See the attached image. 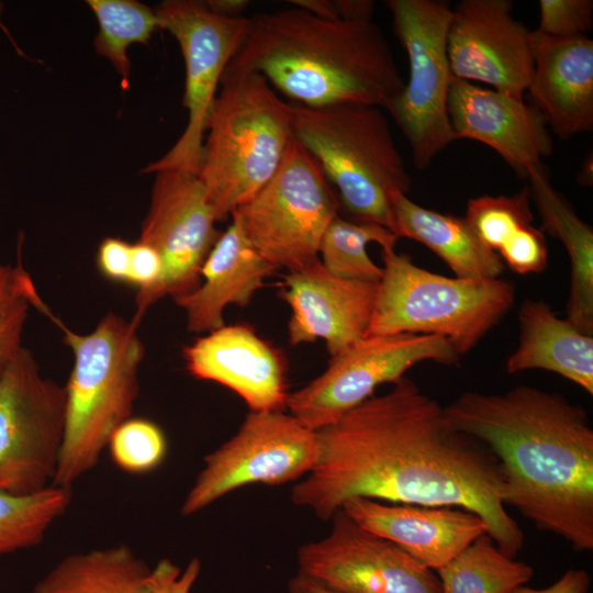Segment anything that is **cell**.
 Segmentation results:
<instances>
[{
	"label": "cell",
	"instance_id": "cell-5",
	"mask_svg": "<svg viewBox=\"0 0 593 593\" xmlns=\"http://www.w3.org/2000/svg\"><path fill=\"white\" fill-rule=\"evenodd\" d=\"M198 177L217 221L275 175L292 139L289 102L255 71L225 69L205 130Z\"/></svg>",
	"mask_w": 593,
	"mask_h": 593
},
{
	"label": "cell",
	"instance_id": "cell-24",
	"mask_svg": "<svg viewBox=\"0 0 593 593\" xmlns=\"http://www.w3.org/2000/svg\"><path fill=\"white\" fill-rule=\"evenodd\" d=\"M530 199L541 219V231L559 239L570 260L567 320L580 332L593 334V231L551 186L545 167L527 169Z\"/></svg>",
	"mask_w": 593,
	"mask_h": 593
},
{
	"label": "cell",
	"instance_id": "cell-7",
	"mask_svg": "<svg viewBox=\"0 0 593 593\" xmlns=\"http://www.w3.org/2000/svg\"><path fill=\"white\" fill-rule=\"evenodd\" d=\"M382 277L366 336L402 333L445 337L462 356L506 315L512 282L449 278L415 265L411 257L382 253Z\"/></svg>",
	"mask_w": 593,
	"mask_h": 593
},
{
	"label": "cell",
	"instance_id": "cell-4",
	"mask_svg": "<svg viewBox=\"0 0 593 593\" xmlns=\"http://www.w3.org/2000/svg\"><path fill=\"white\" fill-rule=\"evenodd\" d=\"M43 313L63 331L74 357L64 385L65 435L52 484L71 489L99 463L113 432L131 418L145 347L138 324L116 313H107L87 334L66 327L47 306Z\"/></svg>",
	"mask_w": 593,
	"mask_h": 593
},
{
	"label": "cell",
	"instance_id": "cell-29",
	"mask_svg": "<svg viewBox=\"0 0 593 593\" xmlns=\"http://www.w3.org/2000/svg\"><path fill=\"white\" fill-rule=\"evenodd\" d=\"M399 237L374 223L351 222L336 216L325 230L318 255L333 276L356 281L379 282L382 268L367 253V245L378 243L382 253L394 251Z\"/></svg>",
	"mask_w": 593,
	"mask_h": 593
},
{
	"label": "cell",
	"instance_id": "cell-2",
	"mask_svg": "<svg viewBox=\"0 0 593 593\" xmlns=\"http://www.w3.org/2000/svg\"><path fill=\"white\" fill-rule=\"evenodd\" d=\"M445 412L496 458L505 506L577 551L593 549V428L583 406L517 385L503 393L466 391Z\"/></svg>",
	"mask_w": 593,
	"mask_h": 593
},
{
	"label": "cell",
	"instance_id": "cell-8",
	"mask_svg": "<svg viewBox=\"0 0 593 593\" xmlns=\"http://www.w3.org/2000/svg\"><path fill=\"white\" fill-rule=\"evenodd\" d=\"M339 205L317 161L292 138L271 179L231 216L266 261L292 271L318 258Z\"/></svg>",
	"mask_w": 593,
	"mask_h": 593
},
{
	"label": "cell",
	"instance_id": "cell-30",
	"mask_svg": "<svg viewBox=\"0 0 593 593\" xmlns=\"http://www.w3.org/2000/svg\"><path fill=\"white\" fill-rule=\"evenodd\" d=\"M87 3L99 25L94 49L112 64L126 90L131 76L128 47L147 44L159 29L155 10L136 0H88Z\"/></svg>",
	"mask_w": 593,
	"mask_h": 593
},
{
	"label": "cell",
	"instance_id": "cell-26",
	"mask_svg": "<svg viewBox=\"0 0 593 593\" xmlns=\"http://www.w3.org/2000/svg\"><path fill=\"white\" fill-rule=\"evenodd\" d=\"M530 192L525 186L513 195H488L468 201L466 221L485 247L519 275L546 269L548 247L544 232L533 225Z\"/></svg>",
	"mask_w": 593,
	"mask_h": 593
},
{
	"label": "cell",
	"instance_id": "cell-9",
	"mask_svg": "<svg viewBox=\"0 0 593 593\" xmlns=\"http://www.w3.org/2000/svg\"><path fill=\"white\" fill-rule=\"evenodd\" d=\"M394 34L409 59V80L389 103L406 138L413 163L423 170L457 139L447 112L452 78L447 32L452 8L437 0H388Z\"/></svg>",
	"mask_w": 593,
	"mask_h": 593
},
{
	"label": "cell",
	"instance_id": "cell-27",
	"mask_svg": "<svg viewBox=\"0 0 593 593\" xmlns=\"http://www.w3.org/2000/svg\"><path fill=\"white\" fill-rule=\"evenodd\" d=\"M149 571L125 544L94 548L60 559L32 593H152Z\"/></svg>",
	"mask_w": 593,
	"mask_h": 593
},
{
	"label": "cell",
	"instance_id": "cell-1",
	"mask_svg": "<svg viewBox=\"0 0 593 593\" xmlns=\"http://www.w3.org/2000/svg\"><path fill=\"white\" fill-rule=\"evenodd\" d=\"M316 430L318 456L291 501L331 521L354 497L477 514L501 551L515 558L524 533L502 502L493 454L457 430L445 406L406 377Z\"/></svg>",
	"mask_w": 593,
	"mask_h": 593
},
{
	"label": "cell",
	"instance_id": "cell-39",
	"mask_svg": "<svg viewBox=\"0 0 593 593\" xmlns=\"http://www.w3.org/2000/svg\"><path fill=\"white\" fill-rule=\"evenodd\" d=\"M591 579L583 569L567 570L553 584L533 589L526 585L516 588L511 593H589Z\"/></svg>",
	"mask_w": 593,
	"mask_h": 593
},
{
	"label": "cell",
	"instance_id": "cell-3",
	"mask_svg": "<svg viewBox=\"0 0 593 593\" xmlns=\"http://www.w3.org/2000/svg\"><path fill=\"white\" fill-rule=\"evenodd\" d=\"M226 69L262 75L292 103H344L383 110L405 81L382 30L372 20L321 18L301 8L257 13Z\"/></svg>",
	"mask_w": 593,
	"mask_h": 593
},
{
	"label": "cell",
	"instance_id": "cell-12",
	"mask_svg": "<svg viewBox=\"0 0 593 593\" xmlns=\"http://www.w3.org/2000/svg\"><path fill=\"white\" fill-rule=\"evenodd\" d=\"M460 355L438 335H370L331 357L318 377L289 393L286 407L306 427L318 430L393 383L422 361L459 363Z\"/></svg>",
	"mask_w": 593,
	"mask_h": 593
},
{
	"label": "cell",
	"instance_id": "cell-25",
	"mask_svg": "<svg viewBox=\"0 0 593 593\" xmlns=\"http://www.w3.org/2000/svg\"><path fill=\"white\" fill-rule=\"evenodd\" d=\"M394 234L424 244L462 279H496L502 259L483 245L465 217L425 209L406 194L392 198Z\"/></svg>",
	"mask_w": 593,
	"mask_h": 593
},
{
	"label": "cell",
	"instance_id": "cell-10",
	"mask_svg": "<svg viewBox=\"0 0 593 593\" xmlns=\"http://www.w3.org/2000/svg\"><path fill=\"white\" fill-rule=\"evenodd\" d=\"M65 387L22 346L0 376V491L25 495L53 484L64 443Z\"/></svg>",
	"mask_w": 593,
	"mask_h": 593
},
{
	"label": "cell",
	"instance_id": "cell-40",
	"mask_svg": "<svg viewBox=\"0 0 593 593\" xmlns=\"http://www.w3.org/2000/svg\"><path fill=\"white\" fill-rule=\"evenodd\" d=\"M208 8L215 14L227 18L238 19L243 18V13L249 5L247 0H208L205 1Z\"/></svg>",
	"mask_w": 593,
	"mask_h": 593
},
{
	"label": "cell",
	"instance_id": "cell-28",
	"mask_svg": "<svg viewBox=\"0 0 593 593\" xmlns=\"http://www.w3.org/2000/svg\"><path fill=\"white\" fill-rule=\"evenodd\" d=\"M533 574L529 564L505 555L488 534L437 570L441 593H511Z\"/></svg>",
	"mask_w": 593,
	"mask_h": 593
},
{
	"label": "cell",
	"instance_id": "cell-14",
	"mask_svg": "<svg viewBox=\"0 0 593 593\" xmlns=\"http://www.w3.org/2000/svg\"><path fill=\"white\" fill-rule=\"evenodd\" d=\"M205 190L195 174L155 172L150 201L137 240L160 255L163 272L157 284L135 296L132 320L139 325L148 309L163 298L177 300L201 283L202 267L222 233Z\"/></svg>",
	"mask_w": 593,
	"mask_h": 593
},
{
	"label": "cell",
	"instance_id": "cell-17",
	"mask_svg": "<svg viewBox=\"0 0 593 593\" xmlns=\"http://www.w3.org/2000/svg\"><path fill=\"white\" fill-rule=\"evenodd\" d=\"M379 282L340 279L316 258L288 271L280 296L290 305L291 345L323 339L331 357L365 337Z\"/></svg>",
	"mask_w": 593,
	"mask_h": 593
},
{
	"label": "cell",
	"instance_id": "cell-33",
	"mask_svg": "<svg viewBox=\"0 0 593 593\" xmlns=\"http://www.w3.org/2000/svg\"><path fill=\"white\" fill-rule=\"evenodd\" d=\"M107 448L121 470L131 474H144L164 461L167 440L156 423L131 417L113 432Z\"/></svg>",
	"mask_w": 593,
	"mask_h": 593
},
{
	"label": "cell",
	"instance_id": "cell-13",
	"mask_svg": "<svg viewBox=\"0 0 593 593\" xmlns=\"http://www.w3.org/2000/svg\"><path fill=\"white\" fill-rule=\"evenodd\" d=\"M317 456V433L294 416L283 411H250L237 433L204 457L181 514L193 515L248 484L298 480L311 471Z\"/></svg>",
	"mask_w": 593,
	"mask_h": 593
},
{
	"label": "cell",
	"instance_id": "cell-19",
	"mask_svg": "<svg viewBox=\"0 0 593 593\" xmlns=\"http://www.w3.org/2000/svg\"><path fill=\"white\" fill-rule=\"evenodd\" d=\"M188 371L238 394L253 412L283 411L287 363L280 350L246 324L223 325L182 350Z\"/></svg>",
	"mask_w": 593,
	"mask_h": 593
},
{
	"label": "cell",
	"instance_id": "cell-31",
	"mask_svg": "<svg viewBox=\"0 0 593 593\" xmlns=\"http://www.w3.org/2000/svg\"><path fill=\"white\" fill-rule=\"evenodd\" d=\"M70 502L71 489L56 485L25 495L0 491V557L40 545Z\"/></svg>",
	"mask_w": 593,
	"mask_h": 593
},
{
	"label": "cell",
	"instance_id": "cell-23",
	"mask_svg": "<svg viewBox=\"0 0 593 593\" xmlns=\"http://www.w3.org/2000/svg\"><path fill=\"white\" fill-rule=\"evenodd\" d=\"M518 345L506 360L507 373L542 369L593 394L592 335L560 318L541 300H525L518 311Z\"/></svg>",
	"mask_w": 593,
	"mask_h": 593
},
{
	"label": "cell",
	"instance_id": "cell-11",
	"mask_svg": "<svg viewBox=\"0 0 593 593\" xmlns=\"http://www.w3.org/2000/svg\"><path fill=\"white\" fill-rule=\"evenodd\" d=\"M154 10L159 29L176 38L183 56L182 103L188 123L172 147L143 172L181 170L198 175L208 119L222 76L248 32L249 18H223L213 13L205 1L197 0H166Z\"/></svg>",
	"mask_w": 593,
	"mask_h": 593
},
{
	"label": "cell",
	"instance_id": "cell-35",
	"mask_svg": "<svg viewBox=\"0 0 593 593\" xmlns=\"http://www.w3.org/2000/svg\"><path fill=\"white\" fill-rule=\"evenodd\" d=\"M200 571L198 558H192L183 570L169 559H161L150 569L147 584L152 593H190Z\"/></svg>",
	"mask_w": 593,
	"mask_h": 593
},
{
	"label": "cell",
	"instance_id": "cell-21",
	"mask_svg": "<svg viewBox=\"0 0 593 593\" xmlns=\"http://www.w3.org/2000/svg\"><path fill=\"white\" fill-rule=\"evenodd\" d=\"M533 74L527 91L560 139L593 128V41L530 33ZM526 91V92H527Z\"/></svg>",
	"mask_w": 593,
	"mask_h": 593
},
{
	"label": "cell",
	"instance_id": "cell-43",
	"mask_svg": "<svg viewBox=\"0 0 593 593\" xmlns=\"http://www.w3.org/2000/svg\"><path fill=\"white\" fill-rule=\"evenodd\" d=\"M3 13V4L0 2V18ZM0 26L3 27V25L0 23Z\"/></svg>",
	"mask_w": 593,
	"mask_h": 593
},
{
	"label": "cell",
	"instance_id": "cell-37",
	"mask_svg": "<svg viewBox=\"0 0 593 593\" xmlns=\"http://www.w3.org/2000/svg\"><path fill=\"white\" fill-rule=\"evenodd\" d=\"M295 7L332 20H371L374 3L370 0H292Z\"/></svg>",
	"mask_w": 593,
	"mask_h": 593
},
{
	"label": "cell",
	"instance_id": "cell-22",
	"mask_svg": "<svg viewBox=\"0 0 593 593\" xmlns=\"http://www.w3.org/2000/svg\"><path fill=\"white\" fill-rule=\"evenodd\" d=\"M232 217L201 270V283L175 303L186 312L187 328L192 333L212 332L224 324V310L235 304L246 306L277 269L250 245L238 222Z\"/></svg>",
	"mask_w": 593,
	"mask_h": 593
},
{
	"label": "cell",
	"instance_id": "cell-15",
	"mask_svg": "<svg viewBox=\"0 0 593 593\" xmlns=\"http://www.w3.org/2000/svg\"><path fill=\"white\" fill-rule=\"evenodd\" d=\"M322 539L296 552L298 573L333 593H441L438 575L342 508Z\"/></svg>",
	"mask_w": 593,
	"mask_h": 593
},
{
	"label": "cell",
	"instance_id": "cell-20",
	"mask_svg": "<svg viewBox=\"0 0 593 593\" xmlns=\"http://www.w3.org/2000/svg\"><path fill=\"white\" fill-rule=\"evenodd\" d=\"M342 510L362 528L394 542L433 571L488 534L477 514L454 506L387 504L354 497Z\"/></svg>",
	"mask_w": 593,
	"mask_h": 593
},
{
	"label": "cell",
	"instance_id": "cell-34",
	"mask_svg": "<svg viewBox=\"0 0 593 593\" xmlns=\"http://www.w3.org/2000/svg\"><path fill=\"white\" fill-rule=\"evenodd\" d=\"M536 29L551 37L586 36L593 26L592 0H540Z\"/></svg>",
	"mask_w": 593,
	"mask_h": 593
},
{
	"label": "cell",
	"instance_id": "cell-6",
	"mask_svg": "<svg viewBox=\"0 0 593 593\" xmlns=\"http://www.w3.org/2000/svg\"><path fill=\"white\" fill-rule=\"evenodd\" d=\"M292 138L317 161L356 222L394 234L392 198L412 179L383 109L360 103L310 108L289 103ZM395 235V234H394Z\"/></svg>",
	"mask_w": 593,
	"mask_h": 593
},
{
	"label": "cell",
	"instance_id": "cell-42",
	"mask_svg": "<svg viewBox=\"0 0 593 593\" xmlns=\"http://www.w3.org/2000/svg\"><path fill=\"white\" fill-rule=\"evenodd\" d=\"M592 153L585 157L577 175V181L583 187H590L593 183V159Z\"/></svg>",
	"mask_w": 593,
	"mask_h": 593
},
{
	"label": "cell",
	"instance_id": "cell-41",
	"mask_svg": "<svg viewBox=\"0 0 593 593\" xmlns=\"http://www.w3.org/2000/svg\"><path fill=\"white\" fill-rule=\"evenodd\" d=\"M288 593H333L314 580L298 573L288 581Z\"/></svg>",
	"mask_w": 593,
	"mask_h": 593
},
{
	"label": "cell",
	"instance_id": "cell-18",
	"mask_svg": "<svg viewBox=\"0 0 593 593\" xmlns=\"http://www.w3.org/2000/svg\"><path fill=\"white\" fill-rule=\"evenodd\" d=\"M447 112L457 139L491 147L522 178L552 153V137L542 114L524 99L452 77Z\"/></svg>",
	"mask_w": 593,
	"mask_h": 593
},
{
	"label": "cell",
	"instance_id": "cell-32",
	"mask_svg": "<svg viewBox=\"0 0 593 593\" xmlns=\"http://www.w3.org/2000/svg\"><path fill=\"white\" fill-rule=\"evenodd\" d=\"M44 304L21 261L0 262V376L22 347V335L32 307Z\"/></svg>",
	"mask_w": 593,
	"mask_h": 593
},
{
	"label": "cell",
	"instance_id": "cell-16",
	"mask_svg": "<svg viewBox=\"0 0 593 593\" xmlns=\"http://www.w3.org/2000/svg\"><path fill=\"white\" fill-rule=\"evenodd\" d=\"M510 0H462L451 11L447 54L452 77L481 82L518 99L533 74L529 31Z\"/></svg>",
	"mask_w": 593,
	"mask_h": 593
},
{
	"label": "cell",
	"instance_id": "cell-36",
	"mask_svg": "<svg viewBox=\"0 0 593 593\" xmlns=\"http://www.w3.org/2000/svg\"><path fill=\"white\" fill-rule=\"evenodd\" d=\"M163 261L158 251L148 244L136 240L131 245L128 283L136 286V294L153 289L160 279Z\"/></svg>",
	"mask_w": 593,
	"mask_h": 593
},
{
	"label": "cell",
	"instance_id": "cell-38",
	"mask_svg": "<svg viewBox=\"0 0 593 593\" xmlns=\"http://www.w3.org/2000/svg\"><path fill=\"white\" fill-rule=\"evenodd\" d=\"M131 245L118 237H107L101 240L97 264L105 278L118 282L128 281Z\"/></svg>",
	"mask_w": 593,
	"mask_h": 593
}]
</instances>
